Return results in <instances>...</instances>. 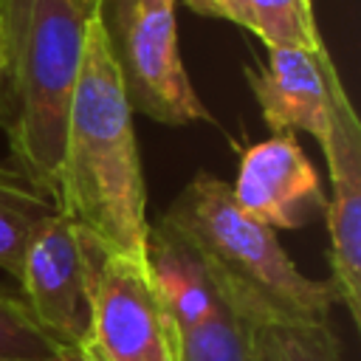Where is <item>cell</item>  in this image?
<instances>
[{"label":"cell","instance_id":"1","mask_svg":"<svg viewBox=\"0 0 361 361\" xmlns=\"http://www.w3.org/2000/svg\"><path fill=\"white\" fill-rule=\"evenodd\" d=\"M56 206L102 251L147 262V186L133 110L110 56L102 14L90 20L82 48Z\"/></svg>","mask_w":361,"mask_h":361},{"label":"cell","instance_id":"2","mask_svg":"<svg viewBox=\"0 0 361 361\" xmlns=\"http://www.w3.org/2000/svg\"><path fill=\"white\" fill-rule=\"evenodd\" d=\"M158 223L195 248L220 296L248 322H327L333 285L305 276L276 231L237 206L223 178L195 172Z\"/></svg>","mask_w":361,"mask_h":361},{"label":"cell","instance_id":"3","mask_svg":"<svg viewBox=\"0 0 361 361\" xmlns=\"http://www.w3.org/2000/svg\"><path fill=\"white\" fill-rule=\"evenodd\" d=\"M96 14L102 11L82 0H0L11 158L54 200L82 48Z\"/></svg>","mask_w":361,"mask_h":361},{"label":"cell","instance_id":"4","mask_svg":"<svg viewBox=\"0 0 361 361\" xmlns=\"http://www.w3.org/2000/svg\"><path fill=\"white\" fill-rule=\"evenodd\" d=\"M178 0H104L102 23L130 110L161 124L212 118L178 51Z\"/></svg>","mask_w":361,"mask_h":361},{"label":"cell","instance_id":"5","mask_svg":"<svg viewBox=\"0 0 361 361\" xmlns=\"http://www.w3.org/2000/svg\"><path fill=\"white\" fill-rule=\"evenodd\" d=\"M96 245L65 214H51L28 240L20 290L39 327L68 353H90Z\"/></svg>","mask_w":361,"mask_h":361},{"label":"cell","instance_id":"6","mask_svg":"<svg viewBox=\"0 0 361 361\" xmlns=\"http://www.w3.org/2000/svg\"><path fill=\"white\" fill-rule=\"evenodd\" d=\"M90 353L99 361H180L178 327L155 290L147 262L107 254L99 245Z\"/></svg>","mask_w":361,"mask_h":361},{"label":"cell","instance_id":"7","mask_svg":"<svg viewBox=\"0 0 361 361\" xmlns=\"http://www.w3.org/2000/svg\"><path fill=\"white\" fill-rule=\"evenodd\" d=\"M322 152L330 172L324 220L333 279L327 282L336 290V302L361 324V124L338 76L330 87V127Z\"/></svg>","mask_w":361,"mask_h":361},{"label":"cell","instance_id":"8","mask_svg":"<svg viewBox=\"0 0 361 361\" xmlns=\"http://www.w3.org/2000/svg\"><path fill=\"white\" fill-rule=\"evenodd\" d=\"M237 206L268 228H302L324 214L322 180L293 133H274L240 152L231 183Z\"/></svg>","mask_w":361,"mask_h":361},{"label":"cell","instance_id":"9","mask_svg":"<svg viewBox=\"0 0 361 361\" xmlns=\"http://www.w3.org/2000/svg\"><path fill=\"white\" fill-rule=\"evenodd\" d=\"M336 76L327 48H268L262 65L245 68L265 124L274 133H307L319 144L330 127V87Z\"/></svg>","mask_w":361,"mask_h":361},{"label":"cell","instance_id":"10","mask_svg":"<svg viewBox=\"0 0 361 361\" xmlns=\"http://www.w3.org/2000/svg\"><path fill=\"white\" fill-rule=\"evenodd\" d=\"M147 271L178 330H186L203 322L223 302L209 268L195 254V248L186 245L169 228H164L161 223L149 226Z\"/></svg>","mask_w":361,"mask_h":361},{"label":"cell","instance_id":"11","mask_svg":"<svg viewBox=\"0 0 361 361\" xmlns=\"http://www.w3.org/2000/svg\"><path fill=\"white\" fill-rule=\"evenodd\" d=\"M56 200L37 189L17 166L0 164V268L20 279L31 234L56 214Z\"/></svg>","mask_w":361,"mask_h":361},{"label":"cell","instance_id":"12","mask_svg":"<svg viewBox=\"0 0 361 361\" xmlns=\"http://www.w3.org/2000/svg\"><path fill=\"white\" fill-rule=\"evenodd\" d=\"M254 327L223 299L212 316L178 330V355L180 361H259Z\"/></svg>","mask_w":361,"mask_h":361},{"label":"cell","instance_id":"13","mask_svg":"<svg viewBox=\"0 0 361 361\" xmlns=\"http://www.w3.org/2000/svg\"><path fill=\"white\" fill-rule=\"evenodd\" d=\"M254 333L259 361H347L330 322H265Z\"/></svg>","mask_w":361,"mask_h":361},{"label":"cell","instance_id":"14","mask_svg":"<svg viewBox=\"0 0 361 361\" xmlns=\"http://www.w3.org/2000/svg\"><path fill=\"white\" fill-rule=\"evenodd\" d=\"M245 6L251 34H257L265 48H324L310 0H245Z\"/></svg>","mask_w":361,"mask_h":361},{"label":"cell","instance_id":"15","mask_svg":"<svg viewBox=\"0 0 361 361\" xmlns=\"http://www.w3.org/2000/svg\"><path fill=\"white\" fill-rule=\"evenodd\" d=\"M73 355L54 341L23 299L0 288V361H51Z\"/></svg>","mask_w":361,"mask_h":361},{"label":"cell","instance_id":"16","mask_svg":"<svg viewBox=\"0 0 361 361\" xmlns=\"http://www.w3.org/2000/svg\"><path fill=\"white\" fill-rule=\"evenodd\" d=\"M195 14L200 17H214V20H228L251 31V17L245 0H183Z\"/></svg>","mask_w":361,"mask_h":361},{"label":"cell","instance_id":"17","mask_svg":"<svg viewBox=\"0 0 361 361\" xmlns=\"http://www.w3.org/2000/svg\"><path fill=\"white\" fill-rule=\"evenodd\" d=\"M0 127H8V99H6V68H3V54H0Z\"/></svg>","mask_w":361,"mask_h":361},{"label":"cell","instance_id":"18","mask_svg":"<svg viewBox=\"0 0 361 361\" xmlns=\"http://www.w3.org/2000/svg\"><path fill=\"white\" fill-rule=\"evenodd\" d=\"M51 361H99L93 353H73V355H62V358H51Z\"/></svg>","mask_w":361,"mask_h":361},{"label":"cell","instance_id":"19","mask_svg":"<svg viewBox=\"0 0 361 361\" xmlns=\"http://www.w3.org/2000/svg\"><path fill=\"white\" fill-rule=\"evenodd\" d=\"M82 3H87V6L96 8V11H102V6H104V0H82Z\"/></svg>","mask_w":361,"mask_h":361}]
</instances>
